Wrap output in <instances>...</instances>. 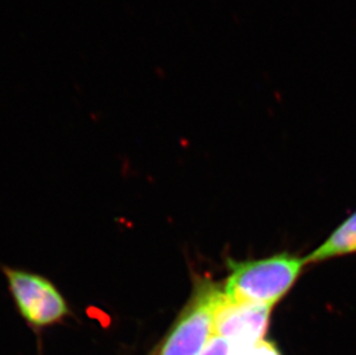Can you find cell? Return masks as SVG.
<instances>
[{
	"instance_id": "6da1fadb",
	"label": "cell",
	"mask_w": 356,
	"mask_h": 355,
	"mask_svg": "<svg viewBox=\"0 0 356 355\" xmlns=\"http://www.w3.org/2000/svg\"><path fill=\"white\" fill-rule=\"evenodd\" d=\"M305 263V258L286 253L259 261H231L224 295L236 303L273 308L292 288Z\"/></svg>"
},
{
	"instance_id": "7a4b0ae2",
	"label": "cell",
	"mask_w": 356,
	"mask_h": 355,
	"mask_svg": "<svg viewBox=\"0 0 356 355\" xmlns=\"http://www.w3.org/2000/svg\"><path fill=\"white\" fill-rule=\"evenodd\" d=\"M224 291L216 283H196L192 300L182 312L159 355H197L215 335L216 312Z\"/></svg>"
},
{
	"instance_id": "3957f363",
	"label": "cell",
	"mask_w": 356,
	"mask_h": 355,
	"mask_svg": "<svg viewBox=\"0 0 356 355\" xmlns=\"http://www.w3.org/2000/svg\"><path fill=\"white\" fill-rule=\"evenodd\" d=\"M5 274L21 314L31 324H51L66 315V302L49 281L13 269H6Z\"/></svg>"
},
{
	"instance_id": "277c9868",
	"label": "cell",
	"mask_w": 356,
	"mask_h": 355,
	"mask_svg": "<svg viewBox=\"0 0 356 355\" xmlns=\"http://www.w3.org/2000/svg\"><path fill=\"white\" fill-rule=\"evenodd\" d=\"M270 307L236 303L222 297L215 319V335L225 338L233 352L262 340L269 324Z\"/></svg>"
},
{
	"instance_id": "5b68a950",
	"label": "cell",
	"mask_w": 356,
	"mask_h": 355,
	"mask_svg": "<svg viewBox=\"0 0 356 355\" xmlns=\"http://www.w3.org/2000/svg\"><path fill=\"white\" fill-rule=\"evenodd\" d=\"M356 251V212L343 221L316 251L305 258L306 263H316L327 258Z\"/></svg>"
},
{
	"instance_id": "8992f818",
	"label": "cell",
	"mask_w": 356,
	"mask_h": 355,
	"mask_svg": "<svg viewBox=\"0 0 356 355\" xmlns=\"http://www.w3.org/2000/svg\"><path fill=\"white\" fill-rule=\"evenodd\" d=\"M232 346L225 338L213 335L197 355H231Z\"/></svg>"
},
{
	"instance_id": "52a82bcc",
	"label": "cell",
	"mask_w": 356,
	"mask_h": 355,
	"mask_svg": "<svg viewBox=\"0 0 356 355\" xmlns=\"http://www.w3.org/2000/svg\"><path fill=\"white\" fill-rule=\"evenodd\" d=\"M233 352V351H232ZM238 355H282L277 346L269 340H259L254 345L242 349L240 352H234Z\"/></svg>"
},
{
	"instance_id": "ba28073f",
	"label": "cell",
	"mask_w": 356,
	"mask_h": 355,
	"mask_svg": "<svg viewBox=\"0 0 356 355\" xmlns=\"http://www.w3.org/2000/svg\"><path fill=\"white\" fill-rule=\"evenodd\" d=\"M231 355H238V354H236V353L232 352V354H231Z\"/></svg>"
}]
</instances>
